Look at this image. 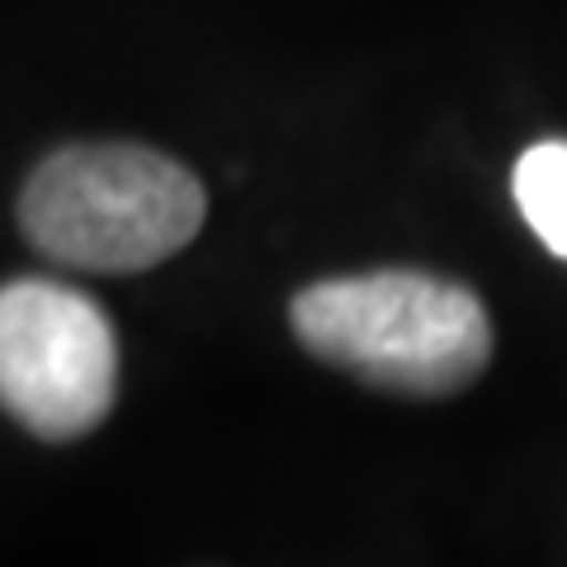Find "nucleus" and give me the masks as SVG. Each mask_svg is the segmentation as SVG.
Masks as SVG:
<instances>
[{"label": "nucleus", "instance_id": "20e7f679", "mask_svg": "<svg viewBox=\"0 0 567 567\" xmlns=\"http://www.w3.org/2000/svg\"><path fill=\"white\" fill-rule=\"evenodd\" d=\"M511 189H516V208L529 223V233L558 260H567V142L529 147L516 162Z\"/></svg>", "mask_w": 567, "mask_h": 567}, {"label": "nucleus", "instance_id": "f03ea898", "mask_svg": "<svg viewBox=\"0 0 567 567\" xmlns=\"http://www.w3.org/2000/svg\"><path fill=\"white\" fill-rule=\"evenodd\" d=\"M204 185L152 147H62L29 175L20 227L43 256L100 275L171 260L204 227Z\"/></svg>", "mask_w": 567, "mask_h": 567}, {"label": "nucleus", "instance_id": "f257e3e1", "mask_svg": "<svg viewBox=\"0 0 567 567\" xmlns=\"http://www.w3.org/2000/svg\"><path fill=\"white\" fill-rule=\"evenodd\" d=\"M289 317L317 360L388 393L450 398L492 360V322L477 293L425 270L308 284Z\"/></svg>", "mask_w": 567, "mask_h": 567}, {"label": "nucleus", "instance_id": "7ed1b4c3", "mask_svg": "<svg viewBox=\"0 0 567 567\" xmlns=\"http://www.w3.org/2000/svg\"><path fill=\"white\" fill-rule=\"evenodd\" d=\"M118 341L95 298L52 279L0 289V406L39 440H81L110 416Z\"/></svg>", "mask_w": 567, "mask_h": 567}]
</instances>
